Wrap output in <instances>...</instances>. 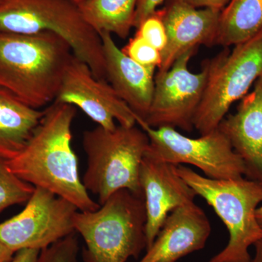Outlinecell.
I'll list each match as a JSON object with an SVG mask.
<instances>
[{"label":"cell","mask_w":262,"mask_h":262,"mask_svg":"<svg viewBox=\"0 0 262 262\" xmlns=\"http://www.w3.org/2000/svg\"><path fill=\"white\" fill-rule=\"evenodd\" d=\"M76 113L73 105L52 103L23 149L5 162L12 173L34 187L64 198L79 211H95L99 203L91 198L82 184L72 146Z\"/></svg>","instance_id":"cell-1"},{"label":"cell","mask_w":262,"mask_h":262,"mask_svg":"<svg viewBox=\"0 0 262 262\" xmlns=\"http://www.w3.org/2000/svg\"><path fill=\"white\" fill-rule=\"evenodd\" d=\"M73 56L67 41L53 33L0 30V88L30 107L51 105Z\"/></svg>","instance_id":"cell-2"},{"label":"cell","mask_w":262,"mask_h":262,"mask_svg":"<svg viewBox=\"0 0 262 262\" xmlns=\"http://www.w3.org/2000/svg\"><path fill=\"white\" fill-rule=\"evenodd\" d=\"M144 196L121 189L98 209L78 211L76 233L83 239L85 262H126L146 249Z\"/></svg>","instance_id":"cell-3"},{"label":"cell","mask_w":262,"mask_h":262,"mask_svg":"<svg viewBox=\"0 0 262 262\" xmlns=\"http://www.w3.org/2000/svg\"><path fill=\"white\" fill-rule=\"evenodd\" d=\"M0 30L16 34L51 32L70 45L97 80L106 81L101 37L72 0H0Z\"/></svg>","instance_id":"cell-4"},{"label":"cell","mask_w":262,"mask_h":262,"mask_svg":"<svg viewBox=\"0 0 262 262\" xmlns=\"http://www.w3.org/2000/svg\"><path fill=\"white\" fill-rule=\"evenodd\" d=\"M82 145L87 156L82 184L100 206L121 189L144 196L139 171L149 139L140 127L118 125L107 130L98 125L84 131Z\"/></svg>","instance_id":"cell-5"},{"label":"cell","mask_w":262,"mask_h":262,"mask_svg":"<svg viewBox=\"0 0 262 262\" xmlns=\"http://www.w3.org/2000/svg\"><path fill=\"white\" fill-rule=\"evenodd\" d=\"M177 173L213 208L228 229V244L209 262H251L250 246L262 239L256 211L262 203V183L244 177L219 180L200 175L183 165Z\"/></svg>","instance_id":"cell-6"},{"label":"cell","mask_w":262,"mask_h":262,"mask_svg":"<svg viewBox=\"0 0 262 262\" xmlns=\"http://www.w3.org/2000/svg\"><path fill=\"white\" fill-rule=\"evenodd\" d=\"M208 75L194 128L201 135L218 128L231 106L248 94L262 75V31L208 61Z\"/></svg>","instance_id":"cell-7"},{"label":"cell","mask_w":262,"mask_h":262,"mask_svg":"<svg viewBox=\"0 0 262 262\" xmlns=\"http://www.w3.org/2000/svg\"><path fill=\"white\" fill-rule=\"evenodd\" d=\"M136 125L149 137L148 151L162 161L194 165L205 177L219 180L242 178L246 174L244 161L219 128L193 139L173 127H150L137 117Z\"/></svg>","instance_id":"cell-8"},{"label":"cell","mask_w":262,"mask_h":262,"mask_svg":"<svg viewBox=\"0 0 262 262\" xmlns=\"http://www.w3.org/2000/svg\"><path fill=\"white\" fill-rule=\"evenodd\" d=\"M78 211L64 198L35 187L23 211L0 224V241L14 253L24 249L42 251L75 233Z\"/></svg>","instance_id":"cell-9"},{"label":"cell","mask_w":262,"mask_h":262,"mask_svg":"<svg viewBox=\"0 0 262 262\" xmlns=\"http://www.w3.org/2000/svg\"><path fill=\"white\" fill-rule=\"evenodd\" d=\"M196 49L182 55L168 70L158 71L149 114L144 120L151 127H179L190 132L208 80L205 63L198 73L189 71V62Z\"/></svg>","instance_id":"cell-10"},{"label":"cell","mask_w":262,"mask_h":262,"mask_svg":"<svg viewBox=\"0 0 262 262\" xmlns=\"http://www.w3.org/2000/svg\"><path fill=\"white\" fill-rule=\"evenodd\" d=\"M80 108L98 126L114 130L136 125V115L106 80H97L84 61L74 55L66 70L56 101Z\"/></svg>","instance_id":"cell-11"},{"label":"cell","mask_w":262,"mask_h":262,"mask_svg":"<svg viewBox=\"0 0 262 262\" xmlns=\"http://www.w3.org/2000/svg\"><path fill=\"white\" fill-rule=\"evenodd\" d=\"M146 211V249L153 244L168 215L193 203L196 194L177 173V165L162 161L146 151L139 171Z\"/></svg>","instance_id":"cell-12"},{"label":"cell","mask_w":262,"mask_h":262,"mask_svg":"<svg viewBox=\"0 0 262 262\" xmlns=\"http://www.w3.org/2000/svg\"><path fill=\"white\" fill-rule=\"evenodd\" d=\"M167 45L158 71L168 70L186 52L201 45L214 46L221 10L196 8L182 0H168L163 9Z\"/></svg>","instance_id":"cell-13"},{"label":"cell","mask_w":262,"mask_h":262,"mask_svg":"<svg viewBox=\"0 0 262 262\" xmlns=\"http://www.w3.org/2000/svg\"><path fill=\"white\" fill-rule=\"evenodd\" d=\"M211 232L208 217L194 202L179 207L168 215L154 242L138 262H177L203 249Z\"/></svg>","instance_id":"cell-14"},{"label":"cell","mask_w":262,"mask_h":262,"mask_svg":"<svg viewBox=\"0 0 262 262\" xmlns=\"http://www.w3.org/2000/svg\"><path fill=\"white\" fill-rule=\"evenodd\" d=\"M218 128L244 161L245 177L262 183V75L241 99L237 112L225 117Z\"/></svg>","instance_id":"cell-15"},{"label":"cell","mask_w":262,"mask_h":262,"mask_svg":"<svg viewBox=\"0 0 262 262\" xmlns=\"http://www.w3.org/2000/svg\"><path fill=\"white\" fill-rule=\"evenodd\" d=\"M106 66V81L136 117L145 120L155 89V67H144L127 56L110 33L99 34Z\"/></svg>","instance_id":"cell-16"},{"label":"cell","mask_w":262,"mask_h":262,"mask_svg":"<svg viewBox=\"0 0 262 262\" xmlns=\"http://www.w3.org/2000/svg\"><path fill=\"white\" fill-rule=\"evenodd\" d=\"M0 88V160L8 161L23 149L44 115Z\"/></svg>","instance_id":"cell-17"},{"label":"cell","mask_w":262,"mask_h":262,"mask_svg":"<svg viewBox=\"0 0 262 262\" xmlns=\"http://www.w3.org/2000/svg\"><path fill=\"white\" fill-rule=\"evenodd\" d=\"M262 31V0H229L221 11L215 45L241 44Z\"/></svg>","instance_id":"cell-18"},{"label":"cell","mask_w":262,"mask_h":262,"mask_svg":"<svg viewBox=\"0 0 262 262\" xmlns=\"http://www.w3.org/2000/svg\"><path fill=\"white\" fill-rule=\"evenodd\" d=\"M139 0H84L79 5L82 16L98 33L125 39L134 28Z\"/></svg>","instance_id":"cell-19"},{"label":"cell","mask_w":262,"mask_h":262,"mask_svg":"<svg viewBox=\"0 0 262 262\" xmlns=\"http://www.w3.org/2000/svg\"><path fill=\"white\" fill-rule=\"evenodd\" d=\"M34 188L12 173L5 162L0 160V212L8 207L27 203Z\"/></svg>","instance_id":"cell-20"},{"label":"cell","mask_w":262,"mask_h":262,"mask_svg":"<svg viewBox=\"0 0 262 262\" xmlns=\"http://www.w3.org/2000/svg\"><path fill=\"white\" fill-rule=\"evenodd\" d=\"M79 250L75 232L42 250L38 262H79Z\"/></svg>","instance_id":"cell-21"},{"label":"cell","mask_w":262,"mask_h":262,"mask_svg":"<svg viewBox=\"0 0 262 262\" xmlns=\"http://www.w3.org/2000/svg\"><path fill=\"white\" fill-rule=\"evenodd\" d=\"M136 30L137 35L145 39L146 42L160 53L166 46L168 37L163 22L162 9H158L153 14L144 19Z\"/></svg>","instance_id":"cell-22"},{"label":"cell","mask_w":262,"mask_h":262,"mask_svg":"<svg viewBox=\"0 0 262 262\" xmlns=\"http://www.w3.org/2000/svg\"><path fill=\"white\" fill-rule=\"evenodd\" d=\"M122 50L127 56L144 67L158 68L161 63L160 51L136 34Z\"/></svg>","instance_id":"cell-23"},{"label":"cell","mask_w":262,"mask_h":262,"mask_svg":"<svg viewBox=\"0 0 262 262\" xmlns=\"http://www.w3.org/2000/svg\"><path fill=\"white\" fill-rule=\"evenodd\" d=\"M164 0H139L134 17V27L137 29L144 19L153 14Z\"/></svg>","instance_id":"cell-24"},{"label":"cell","mask_w":262,"mask_h":262,"mask_svg":"<svg viewBox=\"0 0 262 262\" xmlns=\"http://www.w3.org/2000/svg\"><path fill=\"white\" fill-rule=\"evenodd\" d=\"M196 8H211L222 11L229 0H182Z\"/></svg>","instance_id":"cell-25"},{"label":"cell","mask_w":262,"mask_h":262,"mask_svg":"<svg viewBox=\"0 0 262 262\" xmlns=\"http://www.w3.org/2000/svg\"><path fill=\"white\" fill-rule=\"evenodd\" d=\"M41 251L36 249H24L15 253L10 262H38Z\"/></svg>","instance_id":"cell-26"},{"label":"cell","mask_w":262,"mask_h":262,"mask_svg":"<svg viewBox=\"0 0 262 262\" xmlns=\"http://www.w3.org/2000/svg\"><path fill=\"white\" fill-rule=\"evenodd\" d=\"M14 254L0 241V262H10Z\"/></svg>","instance_id":"cell-27"},{"label":"cell","mask_w":262,"mask_h":262,"mask_svg":"<svg viewBox=\"0 0 262 262\" xmlns=\"http://www.w3.org/2000/svg\"><path fill=\"white\" fill-rule=\"evenodd\" d=\"M255 255L251 262H262V239H259L254 245Z\"/></svg>","instance_id":"cell-28"},{"label":"cell","mask_w":262,"mask_h":262,"mask_svg":"<svg viewBox=\"0 0 262 262\" xmlns=\"http://www.w3.org/2000/svg\"><path fill=\"white\" fill-rule=\"evenodd\" d=\"M256 217L258 225H260L262 229V206L258 207L257 209H256Z\"/></svg>","instance_id":"cell-29"},{"label":"cell","mask_w":262,"mask_h":262,"mask_svg":"<svg viewBox=\"0 0 262 262\" xmlns=\"http://www.w3.org/2000/svg\"><path fill=\"white\" fill-rule=\"evenodd\" d=\"M72 1L75 2V3H77V4L79 5L80 3H82L84 0H72Z\"/></svg>","instance_id":"cell-30"}]
</instances>
